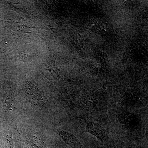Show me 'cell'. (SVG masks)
Returning <instances> with one entry per match:
<instances>
[{
    "label": "cell",
    "instance_id": "6da1fadb",
    "mask_svg": "<svg viewBox=\"0 0 148 148\" xmlns=\"http://www.w3.org/2000/svg\"><path fill=\"white\" fill-rule=\"evenodd\" d=\"M117 118L121 124L131 131L140 125L141 120L140 115L127 112H122L118 114Z\"/></svg>",
    "mask_w": 148,
    "mask_h": 148
},
{
    "label": "cell",
    "instance_id": "7a4b0ae2",
    "mask_svg": "<svg viewBox=\"0 0 148 148\" xmlns=\"http://www.w3.org/2000/svg\"><path fill=\"white\" fill-rule=\"evenodd\" d=\"M86 132L94 135L102 142L106 138V130L98 123L92 121L86 122Z\"/></svg>",
    "mask_w": 148,
    "mask_h": 148
},
{
    "label": "cell",
    "instance_id": "3957f363",
    "mask_svg": "<svg viewBox=\"0 0 148 148\" xmlns=\"http://www.w3.org/2000/svg\"><path fill=\"white\" fill-rule=\"evenodd\" d=\"M58 134L67 145L72 148H82L80 141L74 135L64 130H58Z\"/></svg>",
    "mask_w": 148,
    "mask_h": 148
},
{
    "label": "cell",
    "instance_id": "277c9868",
    "mask_svg": "<svg viewBox=\"0 0 148 148\" xmlns=\"http://www.w3.org/2000/svg\"><path fill=\"white\" fill-rule=\"evenodd\" d=\"M29 139L32 145L36 148H40L43 146L44 142L42 135L40 132L34 130L30 133Z\"/></svg>",
    "mask_w": 148,
    "mask_h": 148
},
{
    "label": "cell",
    "instance_id": "5b68a950",
    "mask_svg": "<svg viewBox=\"0 0 148 148\" xmlns=\"http://www.w3.org/2000/svg\"><path fill=\"white\" fill-rule=\"evenodd\" d=\"M2 145L3 148H13L12 134L10 131L5 132L3 135Z\"/></svg>",
    "mask_w": 148,
    "mask_h": 148
},
{
    "label": "cell",
    "instance_id": "8992f818",
    "mask_svg": "<svg viewBox=\"0 0 148 148\" xmlns=\"http://www.w3.org/2000/svg\"><path fill=\"white\" fill-rule=\"evenodd\" d=\"M2 50V49L1 48H0V53H1V51Z\"/></svg>",
    "mask_w": 148,
    "mask_h": 148
}]
</instances>
